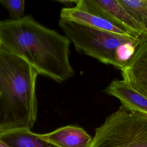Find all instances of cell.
<instances>
[{
  "instance_id": "obj_1",
  "label": "cell",
  "mask_w": 147,
  "mask_h": 147,
  "mask_svg": "<svg viewBox=\"0 0 147 147\" xmlns=\"http://www.w3.org/2000/svg\"><path fill=\"white\" fill-rule=\"evenodd\" d=\"M71 41L36 21L31 15L0 21V48L23 59L41 75L57 82L72 78Z\"/></svg>"
},
{
  "instance_id": "obj_2",
  "label": "cell",
  "mask_w": 147,
  "mask_h": 147,
  "mask_svg": "<svg viewBox=\"0 0 147 147\" xmlns=\"http://www.w3.org/2000/svg\"><path fill=\"white\" fill-rule=\"evenodd\" d=\"M38 75L25 60L0 48V131L33 126Z\"/></svg>"
},
{
  "instance_id": "obj_3",
  "label": "cell",
  "mask_w": 147,
  "mask_h": 147,
  "mask_svg": "<svg viewBox=\"0 0 147 147\" xmlns=\"http://www.w3.org/2000/svg\"><path fill=\"white\" fill-rule=\"evenodd\" d=\"M58 25L78 52L120 70L127 65L144 41L60 18Z\"/></svg>"
},
{
  "instance_id": "obj_4",
  "label": "cell",
  "mask_w": 147,
  "mask_h": 147,
  "mask_svg": "<svg viewBox=\"0 0 147 147\" xmlns=\"http://www.w3.org/2000/svg\"><path fill=\"white\" fill-rule=\"evenodd\" d=\"M88 147H147V116L121 105L95 129Z\"/></svg>"
},
{
  "instance_id": "obj_5",
  "label": "cell",
  "mask_w": 147,
  "mask_h": 147,
  "mask_svg": "<svg viewBox=\"0 0 147 147\" xmlns=\"http://www.w3.org/2000/svg\"><path fill=\"white\" fill-rule=\"evenodd\" d=\"M74 2L75 6L95 12L122 28L132 36L144 40L140 26L119 0H78L74 1Z\"/></svg>"
},
{
  "instance_id": "obj_6",
  "label": "cell",
  "mask_w": 147,
  "mask_h": 147,
  "mask_svg": "<svg viewBox=\"0 0 147 147\" xmlns=\"http://www.w3.org/2000/svg\"><path fill=\"white\" fill-rule=\"evenodd\" d=\"M121 71L122 79L147 98V40L139 45Z\"/></svg>"
},
{
  "instance_id": "obj_7",
  "label": "cell",
  "mask_w": 147,
  "mask_h": 147,
  "mask_svg": "<svg viewBox=\"0 0 147 147\" xmlns=\"http://www.w3.org/2000/svg\"><path fill=\"white\" fill-rule=\"evenodd\" d=\"M103 91L117 98L129 111L147 116V98L123 79L113 80Z\"/></svg>"
},
{
  "instance_id": "obj_8",
  "label": "cell",
  "mask_w": 147,
  "mask_h": 147,
  "mask_svg": "<svg viewBox=\"0 0 147 147\" xmlns=\"http://www.w3.org/2000/svg\"><path fill=\"white\" fill-rule=\"evenodd\" d=\"M60 16V18L73 21L95 29L131 36L126 30L102 16L77 6L62 8Z\"/></svg>"
},
{
  "instance_id": "obj_9",
  "label": "cell",
  "mask_w": 147,
  "mask_h": 147,
  "mask_svg": "<svg viewBox=\"0 0 147 147\" xmlns=\"http://www.w3.org/2000/svg\"><path fill=\"white\" fill-rule=\"evenodd\" d=\"M37 136L56 147H88L92 137L83 128L67 125Z\"/></svg>"
},
{
  "instance_id": "obj_10",
  "label": "cell",
  "mask_w": 147,
  "mask_h": 147,
  "mask_svg": "<svg viewBox=\"0 0 147 147\" xmlns=\"http://www.w3.org/2000/svg\"><path fill=\"white\" fill-rule=\"evenodd\" d=\"M28 128L0 131V138L11 147H56L37 136Z\"/></svg>"
},
{
  "instance_id": "obj_11",
  "label": "cell",
  "mask_w": 147,
  "mask_h": 147,
  "mask_svg": "<svg viewBox=\"0 0 147 147\" xmlns=\"http://www.w3.org/2000/svg\"><path fill=\"white\" fill-rule=\"evenodd\" d=\"M140 26L147 40V0H119Z\"/></svg>"
},
{
  "instance_id": "obj_12",
  "label": "cell",
  "mask_w": 147,
  "mask_h": 147,
  "mask_svg": "<svg viewBox=\"0 0 147 147\" xmlns=\"http://www.w3.org/2000/svg\"><path fill=\"white\" fill-rule=\"evenodd\" d=\"M0 3L8 10L12 20H18L24 16L25 1L24 0H1Z\"/></svg>"
},
{
  "instance_id": "obj_13",
  "label": "cell",
  "mask_w": 147,
  "mask_h": 147,
  "mask_svg": "<svg viewBox=\"0 0 147 147\" xmlns=\"http://www.w3.org/2000/svg\"><path fill=\"white\" fill-rule=\"evenodd\" d=\"M0 147H11L0 138Z\"/></svg>"
},
{
  "instance_id": "obj_14",
  "label": "cell",
  "mask_w": 147,
  "mask_h": 147,
  "mask_svg": "<svg viewBox=\"0 0 147 147\" xmlns=\"http://www.w3.org/2000/svg\"><path fill=\"white\" fill-rule=\"evenodd\" d=\"M0 95H1V94H0Z\"/></svg>"
}]
</instances>
